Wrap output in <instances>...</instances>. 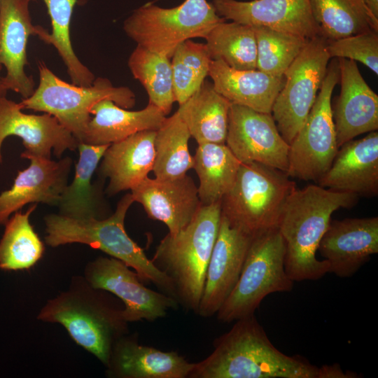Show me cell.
Instances as JSON below:
<instances>
[{"label": "cell", "instance_id": "cell-1", "mask_svg": "<svg viewBox=\"0 0 378 378\" xmlns=\"http://www.w3.org/2000/svg\"><path fill=\"white\" fill-rule=\"evenodd\" d=\"M235 321L189 378H317L318 368L279 351L254 314Z\"/></svg>", "mask_w": 378, "mask_h": 378}, {"label": "cell", "instance_id": "cell-2", "mask_svg": "<svg viewBox=\"0 0 378 378\" xmlns=\"http://www.w3.org/2000/svg\"><path fill=\"white\" fill-rule=\"evenodd\" d=\"M354 193L332 190L318 184L295 188L288 196L281 216L279 231L285 242V271L293 281L318 280L328 273L325 260L316 258L321 239L332 214L357 204Z\"/></svg>", "mask_w": 378, "mask_h": 378}, {"label": "cell", "instance_id": "cell-3", "mask_svg": "<svg viewBox=\"0 0 378 378\" xmlns=\"http://www.w3.org/2000/svg\"><path fill=\"white\" fill-rule=\"evenodd\" d=\"M107 293L75 276L66 290L46 302L37 319L62 325L77 344L106 367L115 342L128 334L124 306Z\"/></svg>", "mask_w": 378, "mask_h": 378}, {"label": "cell", "instance_id": "cell-4", "mask_svg": "<svg viewBox=\"0 0 378 378\" xmlns=\"http://www.w3.org/2000/svg\"><path fill=\"white\" fill-rule=\"evenodd\" d=\"M133 202L131 192L126 194L118 202L115 212L104 218L76 219L59 214H48L44 218L45 242L51 247L80 243L99 249L134 269L142 282L153 283L160 292L178 302L170 279L125 231V216Z\"/></svg>", "mask_w": 378, "mask_h": 378}, {"label": "cell", "instance_id": "cell-5", "mask_svg": "<svg viewBox=\"0 0 378 378\" xmlns=\"http://www.w3.org/2000/svg\"><path fill=\"white\" fill-rule=\"evenodd\" d=\"M220 202L201 206L186 227L160 240L151 259L173 283L178 304L195 313L219 230Z\"/></svg>", "mask_w": 378, "mask_h": 378}, {"label": "cell", "instance_id": "cell-6", "mask_svg": "<svg viewBox=\"0 0 378 378\" xmlns=\"http://www.w3.org/2000/svg\"><path fill=\"white\" fill-rule=\"evenodd\" d=\"M295 188L284 172L258 162L241 163L232 187L221 200V215L253 238L278 229L284 204Z\"/></svg>", "mask_w": 378, "mask_h": 378}, {"label": "cell", "instance_id": "cell-7", "mask_svg": "<svg viewBox=\"0 0 378 378\" xmlns=\"http://www.w3.org/2000/svg\"><path fill=\"white\" fill-rule=\"evenodd\" d=\"M39 83L33 94L20 102L23 109L43 112L57 118L83 142L92 118L90 111L97 102L108 99L130 109L134 106V92L125 86H114L106 78H95L89 86L68 83L57 77L43 62L38 64Z\"/></svg>", "mask_w": 378, "mask_h": 378}, {"label": "cell", "instance_id": "cell-8", "mask_svg": "<svg viewBox=\"0 0 378 378\" xmlns=\"http://www.w3.org/2000/svg\"><path fill=\"white\" fill-rule=\"evenodd\" d=\"M285 255L279 229L252 238L239 278L216 313L217 319L230 323L253 315L269 294L290 291L294 281L285 271Z\"/></svg>", "mask_w": 378, "mask_h": 378}, {"label": "cell", "instance_id": "cell-9", "mask_svg": "<svg viewBox=\"0 0 378 378\" xmlns=\"http://www.w3.org/2000/svg\"><path fill=\"white\" fill-rule=\"evenodd\" d=\"M225 20L206 0H185L170 8L152 4L142 6L125 19L123 29L138 46L171 59L181 43L205 38Z\"/></svg>", "mask_w": 378, "mask_h": 378}, {"label": "cell", "instance_id": "cell-10", "mask_svg": "<svg viewBox=\"0 0 378 378\" xmlns=\"http://www.w3.org/2000/svg\"><path fill=\"white\" fill-rule=\"evenodd\" d=\"M332 59L311 111L289 145L286 172L289 177L316 183L329 169L337 153L331 96L340 71L338 59Z\"/></svg>", "mask_w": 378, "mask_h": 378}, {"label": "cell", "instance_id": "cell-11", "mask_svg": "<svg viewBox=\"0 0 378 378\" xmlns=\"http://www.w3.org/2000/svg\"><path fill=\"white\" fill-rule=\"evenodd\" d=\"M326 43L321 36L309 39L284 74L271 114L289 145L306 120L326 76L330 60Z\"/></svg>", "mask_w": 378, "mask_h": 378}, {"label": "cell", "instance_id": "cell-12", "mask_svg": "<svg viewBox=\"0 0 378 378\" xmlns=\"http://www.w3.org/2000/svg\"><path fill=\"white\" fill-rule=\"evenodd\" d=\"M84 278L92 287L112 293L123 302V316L128 323L154 321L179 305L173 298L146 287L135 271L112 257L100 256L88 262Z\"/></svg>", "mask_w": 378, "mask_h": 378}, {"label": "cell", "instance_id": "cell-13", "mask_svg": "<svg viewBox=\"0 0 378 378\" xmlns=\"http://www.w3.org/2000/svg\"><path fill=\"white\" fill-rule=\"evenodd\" d=\"M225 144L241 163L258 162L287 172L290 146L271 113L232 104Z\"/></svg>", "mask_w": 378, "mask_h": 378}, {"label": "cell", "instance_id": "cell-14", "mask_svg": "<svg viewBox=\"0 0 378 378\" xmlns=\"http://www.w3.org/2000/svg\"><path fill=\"white\" fill-rule=\"evenodd\" d=\"M29 0H0V67L4 66V84L8 90L30 97L34 80L25 72L28 64L27 47L31 35L46 42L50 34L45 28L32 23Z\"/></svg>", "mask_w": 378, "mask_h": 378}, {"label": "cell", "instance_id": "cell-15", "mask_svg": "<svg viewBox=\"0 0 378 378\" xmlns=\"http://www.w3.org/2000/svg\"><path fill=\"white\" fill-rule=\"evenodd\" d=\"M22 104L0 99V164L2 162V145L9 136L22 139L24 150L23 158L37 156L50 158L51 153L60 158L67 150H75L79 141L56 118L44 113L27 114Z\"/></svg>", "mask_w": 378, "mask_h": 378}, {"label": "cell", "instance_id": "cell-16", "mask_svg": "<svg viewBox=\"0 0 378 378\" xmlns=\"http://www.w3.org/2000/svg\"><path fill=\"white\" fill-rule=\"evenodd\" d=\"M217 14L251 26H264L312 39L321 36L310 0H212Z\"/></svg>", "mask_w": 378, "mask_h": 378}, {"label": "cell", "instance_id": "cell-17", "mask_svg": "<svg viewBox=\"0 0 378 378\" xmlns=\"http://www.w3.org/2000/svg\"><path fill=\"white\" fill-rule=\"evenodd\" d=\"M251 240L221 215L196 314L210 317L218 312L239 278Z\"/></svg>", "mask_w": 378, "mask_h": 378}, {"label": "cell", "instance_id": "cell-18", "mask_svg": "<svg viewBox=\"0 0 378 378\" xmlns=\"http://www.w3.org/2000/svg\"><path fill=\"white\" fill-rule=\"evenodd\" d=\"M317 251L328 262V272L353 276L378 253V217L330 220Z\"/></svg>", "mask_w": 378, "mask_h": 378}, {"label": "cell", "instance_id": "cell-19", "mask_svg": "<svg viewBox=\"0 0 378 378\" xmlns=\"http://www.w3.org/2000/svg\"><path fill=\"white\" fill-rule=\"evenodd\" d=\"M337 59L341 88L332 111L340 148L358 135L377 130L378 96L363 78L356 62Z\"/></svg>", "mask_w": 378, "mask_h": 378}, {"label": "cell", "instance_id": "cell-20", "mask_svg": "<svg viewBox=\"0 0 378 378\" xmlns=\"http://www.w3.org/2000/svg\"><path fill=\"white\" fill-rule=\"evenodd\" d=\"M27 159L30 161L29 167L19 171L11 188L0 194V225L25 204L40 202L57 206L68 184L71 158L58 161L37 156Z\"/></svg>", "mask_w": 378, "mask_h": 378}, {"label": "cell", "instance_id": "cell-21", "mask_svg": "<svg viewBox=\"0 0 378 378\" xmlns=\"http://www.w3.org/2000/svg\"><path fill=\"white\" fill-rule=\"evenodd\" d=\"M130 190L148 218L163 223L171 234L186 227L202 206L197 186L187 174L172 179L148 176Z\"/></svg>", "mask_w": 378, "mask_h": 378}, {"label": "cell", "instance_id": "cell-22", "mask_svg": "<svg viewBox=\"0 0 378 378\" xmlns=\"http://www.w3.org/2000/svg\"><path fill=\"white\" fill-rule=\"evenodd\" d=\"M321 187L357 196L378 195V132L342 145L326 173L316 182Z\"/></svg>", "mask_w": 378, "mask_h": 378}, {"label": "cell", "instance_id": "cell-23", "mask_svg": "<svg viewBox=\"0 0 378 378\" xmlns=\"http://www.w3.org/2000/svg\"><path fill=\"white\" fill-rule=\"evenodd\" d=\"M195 363L176 351H163L141 345L128 334L113 346L106 375L113 378H189Z\"/></svg>", "mask_w": 378, "mask_h": 378}, {"label": "cell", "instance_id": "cell-24", "mask_svg": "<svg viewBox=\"0 0 378 378\" xmlns=\"http://www.w3.org/2000/svg\"><path fill=\"white\" fill-rule=\"evenodd\" d=\"M156 130H144L110 144L101 160L99 172L108 178L106 192L112 196L132 190L153 171Z\"/></svg>", "mask_w": 378, "mask_h": 378}, {"label": "cell", "instance_id": "cell-25", "mask_svg": "<svg viewBox=\"0 0 378 378\" xmlns=\"http://www.w3.org/2000/svg\"><path fill=\"white\" fill-rule=\"evenodd\" d=\"M209 76L215 90L232 104L265 113H271L284 81L258 69H234L220 59L211 60Z\"/></svg>", "mask_w": 378, "mask_h": 378}, {"label": "cell", "instance_id": "cell-26", "mask_svg": "<svg viewBox=\"0 0 378 378\" xmlns=\"http://www.w3.org/2000/svg\"><path fill=\"white\" fill-rule=\"evenodd\" d=\"M83 143L110 145L144 130H157L166 115L155 106L148 104L143 109L130 111L104 99L94 104Z\"/></svg>", "mask_w": 378, "mask_h": 378}, {"label": "cell", "instance_id": "cell-27", "mask_svg": "<svg viewBox=\"0 0 378 378\" xmlns=\"http://www.w3.org/2000/svg\"><path fill=\"white\" fill-rule=\"evenodd\" d=\"M231 102L204 80L176 111L198 144H225Z\"/></svg>", "mask_w": 378, "mask_h": 378}, {"label": "cell", "instance_id": "cell-28", "mask_svg": "<svg viewBox=\"0 0 378 378\" xmlns=\"http://www.w3.org/2000/svg\"><path fill=\"white\" fill-rule=\"evenodd\" d=\"M109 145H78V160L73 181L61 194L57 207L59 214L76 219L99 216L97 189L92 184V176Z\"/></svg>", "mask_w": 378, "mask_h": 378}, {"label": "cell", "instance_id": "cell-29", "mask_svg": "<svg viewBox=\"0 0 378 378\" xmlns=\"http://www.w3.org/2000/svg\"><path fill=\"white\" fill-rule=\"evenodd\" d=\"M192 158L202 206L221 202L232 187L241 162L225 144H198Z\"/></svg>", "mask_w": 378, "mask_h": 378}, {"label": "cell", "instance_id": "cell-30", "mask_svg": "<svg viewBox=\"0 0 378 378\" xmlns=\"http://www.w3.org/2000/svg\"><path fill=\"white\" fill-rule=\"evenodd\" d=\"M321 36L328 41L378 31L365 0H310Z\"/></svg>", "mask_w": 378, "mask_h": 378}, {"label": "cell", "instance_id": "cell-31", "mask_svg": "<svg viewBox=\"0 0 378 378\" xmlns=\"http://www.w3.org/2000/svg\"><path fill=\"white\" fill-rule=\"evenodd\" d=\"M191 137L188 129L176 111L164 119L156 130L154 139L155 158L153 172L160 179L183 176L193 167L189 151Z\"/></svg>", "mask_w": 378, "mask_h": 378}, {"label": "cell", "instance_id": "cell-32", "mask_svg": "<svg viewBox=\"0 0 378 378\" xmlns=\"http://www.w3.org/2000/svg\"><path fill=\"white\" fill-rule=\"evenodd\" d=\"M36 207L34 203L24 213L15 211L5 223L0 240L1 270H28L43 256L44 245L29 222Z\"/></svg>", "mask_w": 378, "mask_h": 378}, {"label": "cell", "instance_id": "cell-33", "mask_svg": "<svg viewBox=\"0 0 378 378\" xmlns=\"http://www.w3.org/2000/svg\"><path fill=\"white\" fill-rule=\"evenodd\" d=\"M206 46L212 59L237 70L256 69L257 46L253 26L225 20L207 34Z\"/></svg>", "mask_w": 378, "mask_h": 378}, {"label": "cell", "instance_id": "cell-34", "mask_svg": "<svg viewBox=\"0 0 378 378\" xmlns=\"http://www.w3.org/2000/svg\"><path fill=\"white\" fill-rule=\"evenodd\" d=\"M127 66L145 88L148 103L168 115L175 102L169 58L137 45L129 57Z\"/></svg>", "mask_w": 378, "mask_h": 378}, {"label": "cell", "instance_id": "cell-35", "mask_svg": "<svg viewBox=\"0 0 378 378\" xmlns=\"http://www.w3.org/2000/svg\"><path fill=\"white\" fill-rule=\"evenodd\" d=\"M42 1L46 6L52 26L46 43L53 46L57 50L66 67L71 83L80 86L92 85L94 75L77 57L71 40V21L77 0Z\"/></svg>", "mask_w": 378, "mask_h": 378}, {"label": "cell", "instance_id": "cell-36", "mask_svg": "<svg viewBox=\"0 0 378 378\" xmlns=\"http://www.w3.org/2000/svg\"><path fill=\"white\" fill-rule=\"evenodd\" d=\"M257 46L256 69L284 77L309 39L264 26H253Z\"/></svg>", "mask_w": 378, "mask_h": 378}, {"label": "cell", "instance_id": "cell-37", "mask_svg": "<svg viewBox=\"0 0 378 378\" xmlns=\"http://www.w3.org/2000/svg\"><path fill=\"white\" fill-rule=\"evenodd\" d=\"M171 58L175 102L180 105L200 88L209 76L212 59L205 43L190 39L181 43Z\"/></svg>", "mask_w": 378, "mask_h": 378}, {"label": "cell", "instance_id": "cell-38", "mask_svg": "<svg viewBox=\"0 0 378 378\" xmlns=\"http://www.w3.org/2000/svg\"><path fill=\"white\" fill-rule=\"evenodd\" d=\"M326 50L330 59L358 61L378 75V34L374 31L327 40Z\"/></svg>", "mask_w": 378, "mask_h": 378}, {"label": "cell", "instance_id": "cell-39", "mask_svg": "<svg viewBox=\"0 0 378 378\" xmlns=\"http://www.w3.org/2000/svg\"><path fill=\"white\" fill-rule=\"evenodd\" d=\"M358 377L354 372H344L338 364L324 365L318 370L317 378Z\"/></svg>", "mask_w": 378, "mask_h": 378}, {"label": "cell", "instance_id": "cell-40", "mask_svg": "<svg viewBox=\"0 0 378 378\" xmlns=\"http://www.w3.org/2000/svg\"><path fill=\"white\" fill-rule=\"evenodd\" d=\"M372 16L378 20V0H365Z\"/></svg>", "mask_w": 378, "mask_h": 378}, {"label": "cell", "instance_id": "cell-41", "mask_svg": "<svg viewBox=\"0 0 378 378\" xmlns=\"http://www.w3.org/2000/svg\"><path fill=\"white\" fill-rule=\"evenodd\" d=\"M1 69V67H0V71ZM7 92H8V90L6 88L4 84L3 76H0V99L1 97H6Z\"/></svg>", "mask_w": 378, "mask_h": 378}]
</instances>
